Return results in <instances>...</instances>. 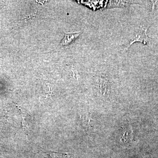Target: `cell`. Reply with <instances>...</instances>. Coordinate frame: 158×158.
Listing matches in <instances>:
<instances>
[{"mask_svg":"<svg viewBox=\"0 0 158 158\" xmlns=\"http://www.w3.org/2000/svg\"><path fill=\"white\" fill-rule=\"evenodd\" d=\"M109 81L106 78L102 77L100 79V81L99 82V87L102 93L103 94H106L107 92H109Z\"/></svg>","mask_w":158,"mask_h":158,"instance_id":"3","label":"cell"},{"mask_svg":"<svg viewBox=\"0 0 158 158\" xmlns=\"http://www.w3.org/2000/svg\"><path fill=\"white\" fill-rule=\"evenodd\" d=\"M80 32L73 33H65V37L60 42L62 46H67L73 42L80 35Z\"/></svg>","mask_w":158,"mask_h":158,"instance_id":"2","label":"cell"},{"mask_svg":"<svg viewBox=\"0 0 158 158\" xmlns=\"http://www.w3.org/2000/svg\"><path fill=\"white\" fill-rule=\"evenodd\" d=\"M147 30V29L144 27H141L136 30L133 34L127 48H129L132 44L136 42H141L144 44H148L149 40L146 34Z\"/></svg>","mask_w":158,"mask_h":158,"instance_id":"1","label":"cell"}]
</instances>
